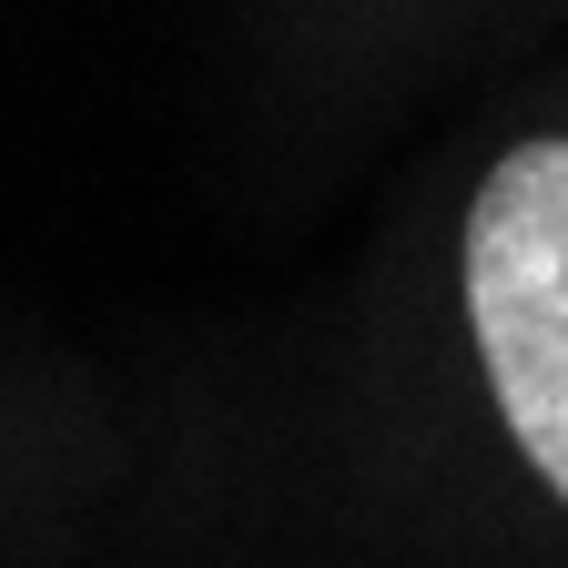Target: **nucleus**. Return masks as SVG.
Listing matches in <instances>:
<instances>
[{
    "instance_id": "1",
    "label": "nucleus",
    "mask_w": 568,
    "mask_h": 568,
    "mask_svg": "<svg viewBox=\"0 0 568 568\" xmlns=\"http://www.w3.org/2000/svg\"><path fill=\"white\" fill-rule=\"evenodd\" d=\"M467 325L497 416L568 508V142H518L467 213Z\"/></svg>"
}]
</instances>
